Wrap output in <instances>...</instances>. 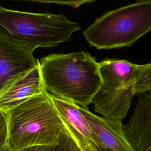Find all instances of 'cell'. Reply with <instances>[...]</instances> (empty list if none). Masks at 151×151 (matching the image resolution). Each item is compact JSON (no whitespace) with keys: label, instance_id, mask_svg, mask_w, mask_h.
<instances>
[{"label":"cell","instance_id":"6da1fadb","mask_svg":"<svg viewBox=\"0 0 151 151\" xmlns=\"http://www.w3.org/2000/svg\"><path fill=\"white\" fill-rule=\"evenodd\" d=\"M40 64L47 91L88 109L102 83L94 57L86 51L52 54L42 57Z\"/></svg>","mask_w":151,"mask_h":151},{"label":"cell","instance_id":"7a4b0ae2","mask_svg":"<svg viewBox=\"0 0 151 151\" xmlns=\"http://www.w3.org/2000/svg\"><path fill=\"white\" fill-rule=\"evenodd\" d=\"M6 114L11 151L36 146H55L65 131L47 91L25 101Z\"/></svg>","mask_w":151,"mask_h":151},{"label":"cell","instance_id":"3957f363","mask_svg":"<svg viewBox=\"0 0 151 151\" xmlns=\"http://www.w3.org/2000/svg\"><path fill=\"white\" fill-rule=\"evenodd\" d=\"M81 29L63 14L32 13L0 6V37L33 52L38 48L55 47L70 41Z\"/></svg>","mask_w":151,"mask_h":151},{"label":"cell","instance_id":"277c9868","mask_svg":"<svg viewBox=\"0 0 151 151\" xmlns=\"http://www.w3.org/2000/svg\"><path fill=\"white\" fill-rule=\"evenodd\" d=\"M150 31L151 0H140L105 12L83 35L91 47L110 50L129 47Z\"/></svg>","mask_w":151,"mask_h":151},{"label":"cell","instance_id":"5b68a950","mask_svg":"<svg viewBox=\"0 0 151 151\" xmlns=\"http://www.w3.org/2000/svg\"><path fill=\"white\" fill-rule=\"evenodd\" d=\"M99 64L102 83L91 102L94 111L109 120L122 122L135 96L137 64L107 58Z\"/></svg>","mask_w":151,"mask_h":151},{"label":"cell","instance_id":"8992f818","mask_svg":"<svg viewBox=\"0 0 151 151\" xmlns=\"http://www.w3.org/2000/svg\"><path fill=\"white\" fill-rule=\"evenodd\" d=\"M39 63L33 52L0 37V94Z\"/></svg>","mask_w":151,"mask_h":151},{"label":"cell","instance_id":"52a82bcc","mask_svg":"<svg viewBox=\"0 0 151 151\" xmlns=\"http://www.w3.org/2000/svg\"><path fill=\"white\" fill-rule=\"evenodd\" d=\"M123 130L134 151H151V90L139 95Z\"/></svg>","mask_w":151,"mask_h":151},{"label":"cell","instance_id":"ba28073f","mask_svg":"<svg viewBox=\"0 0 151 151\" xmlns=\"http://www.w3.org/2000/svg\"><path fill=\"white\" fill-rule=\"evenodd\" d=\"M79 109L90 126L97 148L104 147L113 151H134L126 137L122 122L109 120L80 106Z\"/></svg>","mask_w":151,"mask_h":151},{"label":"cell","instance_id":"9c48e42d","mask_svg":"<svg viewBox=\"0 0 151 151\" xmlns=\"http://www.w3.org/2000/svg\"><path fill=\"white\" fill-rule=\"evenodd\" d=\"M45 91L39 63L0 94V110L6 113L25 101Z\"/></svg>","mask_w":151,"mask_h":151},{"label":"cell","instance_id":"30bf717a","mask_svg":"<svg viewBox=\"0 0 151 151\" xmlns=\"http://www.w3.org/2000/svg\"><path fill=\"white\" fill-rule=\"evenodd\" d=\"M64 125L74 130L95 145L90 126L79 109V106L49 93Z\"/></svg>","mask_w":151,"mask_h":151},{"label":"cell","instance_id":"8fae6325","mask_svg":"<svg viewBox=\"0 0 151 151\" xmlns=\"http://www.w3.org/2000/svg\"><path fill=\"white\" fill-rule=\"evenodd\" d=\"M151 90V63L137 64L134 93L139 95Z\"/></svg>","mask_w":151,"mask_h":151},{"label":"cell","instance_id":"7c38bea8","mask_svg":"<svg viewBox=\"0 0 151 151\" xmlns=\"http://www.w3.org/2000/svg\"><path fill=\"white\" fill-rule=\"evenodd\" d=\"M64 126L73 140L76 151H99V149L91 142L74 130Z\"/></svg>","mask_w":151,"mask_h":151},{"label":"cell","instance_id":"4fadbf2b","mask_svg":"<svg viewBox=\"0 0 151 151\" xmlns=\"http://www.w3.org/2000/svg\"><path fill=\"white\" fill-rule=\"evenodd\" d=\"M8 126L6 114L0 110V151L8 147Z\"/></svg>","mask_w":151,"mask_h":151},{"label":"cell","instance_id":"5bb4252c","mask_svg":"<svg viewBox=\"0 0 151 151\" xmlns=\"http://www.w3.org/2000/svg\"><path fill=\"white\" fill-rule=\"evenodd\" d=\"M50 151H76L73 140L65 128L59 143L57 145L51 147Z\"/></svg>","mask_w":151,"mask_h":151},{"label":"cell","instance_id":"9a60e30c","mask_svg":"<svg viewBox=\"0 0 151 151\" xmlns=\"http://www.w3.org/2000/svg\"><path fill=\"white\" fill-rule=\"evenodd\" d=\"M51 147L47 146H36L25 148L19 151H50Z\"/></svg>","mask_w":151,"mask_h":151},{"label":"cell","instance_id":"2e32d148","mask_svg":"<svg viewBox=\"0 0 151 151\" xmlns=\"http://www.w3.org/2000/svg\"><path fill=\"white\" fill-rule=\"evenodd\" d=\"M99 151H113L112 150L110 149H107V148H104V147H100L98 148Z\"/></svg>","mask_w":151,"mask_h":151},{"label":"cell","instance_id":"e0dca14e","mask_svg":"<svg viewBox=\"0 0 151 151\" xmlns=\"http://www.w3.org/2000/svg\"><path fill=\"white\" fill-rule=\"evenodd\" d=\"M2 151H11V150H10L9 148L8 147L7 148H6L5 149H4V150H2Z\"/></svg>","mask_w":151,"mask_h":151}]
</instances>
